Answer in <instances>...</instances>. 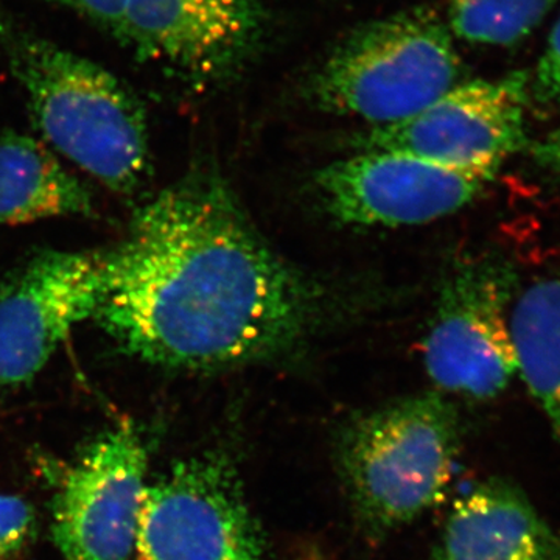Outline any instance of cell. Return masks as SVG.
I'll use <instances>...</instances> for the list:
<instances>
[{
    "instance_id": "11",
    "label": "cell",
    "mask_w": 560,
    "mask_h": 560,
    "mask_svg": "<svg viewBox=\"0 0 560 560\" xmlns=\"http://www.w3.org/2000/svg\"><path fill=\"white\" fill-rule=\"evenodd\" d=\"M260 25L256 0H130L117 40L140 60L206 83L237 69Z\"/></svg>"
},
{
    "instance_id": "12",
    "label": "cell",
    "mask_w": 560,
    "mask_h": 560,
    "mask_svg": "<svg viewBox=\"0 0 560 560\" xmlns=\"http://www.w3.org/2000/svg\"><path fill=\"white\" fill-rule=\"evenodd\" d=\"M429 560H560V536L517 486L493 478L455 501Z\"/></svg>"
},
{
    "instance_id": "2",
    "label": "cell",
    "mask_w": 560,
    "mask_h": 560,
    "mask_svg": "<svg viewBox=\"0 0 560 560\" xmlns=\"http://www.w3.org/2000/svg\"><path fill=\"white\" fill-rule=\"evenodd\" d=\"M0 47L51 149L117 194L149 171L145 110L116 75L0 16Z\"/></svg>"
},
{
    "instance_id": "16",
    "label": "cell",
    "mask_w": 560,
    "mask_h": 560,
    "mask_svg": "<svg viewBox=\"0 0 560 560\" xmlns=\"http://www.w3.org/2000/svg\"><path fill=\"white\" fill-rule=\"evenodd\" d=\"M35 533V512L18 495H0V560H22Z\"/></svg>"
},
{
    "instance_id": "1",
    "label": "cell",
    "mask_w": 560,
    "mask_h": 560,
    "mask_svg": "<svg viewBox=\"0 0 560 560\" xmlns=\"http://www.w3.org/2000/svg\"><path fill=\"white\" fill-rule=\"evenodd\" d=\"M312 316L311 290L268 248L231 190L195 175L139 209L110 248L92 320L135 359L210 371L282 355Z\"/></svg>"
},
{
    "instance_id": "7",
    "label": "cell",
    "mask_w": 560,
    "mask_h": 560,
    "mask_svg": "<svg viewBox=\"0 0 560 560\" xmlns=\"http://www.w3.org/2000/svg\"><path fill=\"white\" fill-rule=\"evenodd\" d=\"M512 291L514 275L497 261H475L447 280L422 349L434 385L474 399L508 388L518 374Z\"/></svg>"
},
{
    "instance_id": "17",
    "label": "cell",
    "mask_w": 560,
    "mask_h": 560,
    "mask_svg": "<svg viewBox=\"0 0 560 560\" xmlns=\"http://www.w3.org/2000/svg\"><path fill=\"white\" fill-rule=\"evenodd\" d=\"M47 2L79 14L117 39L130 0H47Z\"/></svg>"
},
{
    "instance_id": "6",
    "label": "cell",
    "mask_w": 560,
    "mask_h": 560,
    "mask_svg": "<svg viewBox=\"0 0 560 560\" xmlns=\"http://www.w3.org/2000/svg\"><path fill=\"white\" fill-rule=\"evenodd\" d=\"M110 249L36 253L0 280V386L32 382L77 324L94 319Z\"/></svg>"
},
{
    "instance_id": "10",
    "label": "cell",
    "mask_w": 560,
    "mask_h": 560,
    "mask_svg": "<svg viewBox=\"0 0 560 560\" xmlns=\"http://www.w3.org/2000/svg\"><path fill=\"white\" fill-rule=\"evenodd\" d=\"M493 176L404 151L366 150L324 167L316 186L327 210L341 223L412 226L463 209Z\"/></svg>"
},
{
    "instance_id": "3",
    "label": "cell",
    "mask_w": 560,
    "mask_h": 560,
    "mask_svg": "<svg viewBox=\"0 0 560 560\" xmlns=\"http://www.w3.org/2000/svg\"><path fill=\"white\" fill-rule=\"evenodd\" d=\"M459 448L458 412L440 394L390 401L350 420L338 436L337 464L361 529L385 537L436 506Z\"/></svg>"
},
{
    "instance_id": "13",
    "label": "cell",
    "mask_w": 560,
    "mask_h": 560,
    "mask_svg": "<svg viewBox=\"0 0 560 560\" xmlns=\"http://www.w3.org/2000/svg\"><path fill=\"white\" fill-rule=\"evenodd\" d=\"M92 212L90 190L44 143L0 128V224Z\"/></svg>"
},
{
    "instance_id": "4",
    "label": "cell",
    "mask_w": 560,
    "mask_h": 560,
    "mask_svg": "<svg viewBox=\"0 0 560 560\" xmlns=\"http://www.w3.org/2000/svg\"><path fill=\"white\" fill-rule=\"evenodd\" d=\"M458 77L451 27L415 9L350 33L316 73L312 94L320 109L388 127L436 102Z\"/></svg>"
},
{
    "instance_id": "5",
    "label": "cell",
    "mask_w": 560,
    "mask_h": 560,
    "mask_svg": "<svg viewBox=\"0 0 560 560\" xmlns=\"http://www.w3.org/2000/svg\"><path fill=\"white\" fill-rule=\"evenodd\" d=\"M136 550L140 560H268L230 453L180 460L147 486Z\"/></svg>"
},
{
    "instance_id": "9",
    "label": "cell",
    "mask_w": 560,
    "mask_h": 560,
    "mask_svg": "<svg viewBox=\"0 0 560 560\" xmlns=\"http://www.w3.org/2000/svg\"><path fill=\"white\" fill-rule=\"evenodd\" d=\"M528 77L456 84L410 119L375 127L364 138V150L415 154L464 171L495 173L526 140Z\"/></svg>"
},
{
    "instance_id": "18",
    "label": "cell",
    "mask_w": 560,
    "mask_h": 560,
    "mask_svg": "<svg viewBox=\"0 0 560 560\" xmlns=\"http://www.w3.org/2000/svg\"><path fill=\"white\" fill-rule=\"evenodd\" d=\"M534 88L541 102L560 106V18L537 66Z\"/></svg>"
},
{
    "instance_id": "8",
    "label": "cell",
    "mask_w": 560,
    "mask_h": 560,
    "mask_svg": "<svg viewBox=\"0 0 560 560\" xmlns=\"http://www.w3.org/2000/svg\"><path fill=\"white\" fill-rule=\"evenodd\" d=\"M138 431H106L61 475L51 501V537L65 560H128L147 490Z\"/></svg>"
},
{
    "instance_id": "19",
    "label": "cell",
    "mask_w": 560,
    "mask_h": 560,
    "mask_svg": "<svg viewBox=\"0 0 560 560\" xmlns=\"http://www.w3.org/2000/svg\"><path fill=\"white\" fill-rule=\"evenodd\" d=\"M530 153L539 167L560 176V127L534 143Z\"/></svg>"
},
{
    "instance_id": "15",
    "label": "cell",
    "mask_w": 560,
    "mask_h": 560,
    "mask_svg": "<svg viewBox=\"0 0 560 560\" xmlns=\"http://www.w3.org/2000/svg\"><path fill=\"white\" fill-rule=\"evenodd\" d=\"M556 0H451L453 35L469 43L510 46L528 36Z\"/></svg>"
},
{
    "instance_id": "14",
    "label": "cell",
    "mask_w": 560,
    "mask_h": 560,
    "mask_svg": "<svg viewBox=\"0 0 560 560\" xmlns=\"http://www.w3.org/2000/svg\"><path fill=\"white\" fill-rule=\"evenodd\" d=\"M510 326L518 374L560 442V278L533 283L512 307Z\"/></svg>"
}]
</instances>
